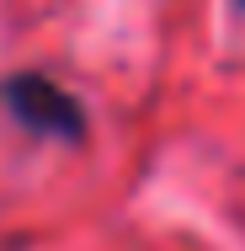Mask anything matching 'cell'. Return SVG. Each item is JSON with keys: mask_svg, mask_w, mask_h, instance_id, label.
I'll return each mask as SVG.
<instances>
[{"mask_svg": "<svg viewBox=\"0 0 245 251\" xmlns=\"http://www.w3.org/2000/svg\"><path fill=\"white\" fill-rule=\"evenodd\" d=\"M5 107L32 134H48V139H80L86 134L80 101L69 97L59 80H48V75H16V80H5Z\"/></svg>", "mask_w": 245, "mask_h": 251, "instance_id": "obj_1", "label": "cell"}, {"mask_svg": "<svg viewBox=\"0 0 245 251\" xmlns=\"http://www.w3.org/2000/svg\"><path fill=\"white\" fill-rule=\"evenodd\" d=\"M240 5H245V0H240Z\"/></svg>", "mask_w": 245, "mask_h": 251, "instance_id": "obj_2", "label": "cell"}]
</instances>
